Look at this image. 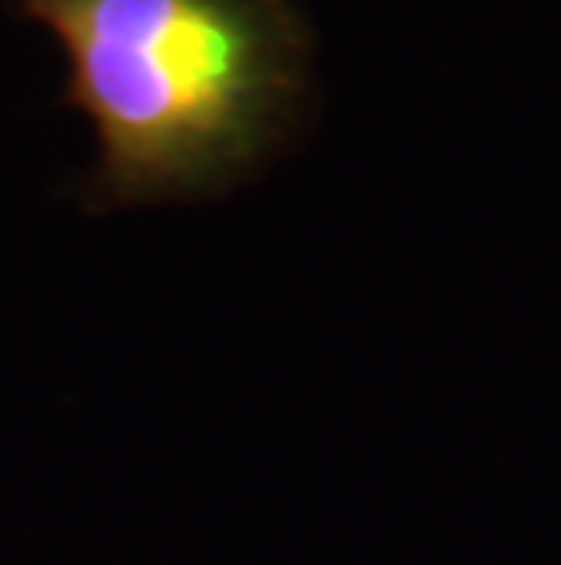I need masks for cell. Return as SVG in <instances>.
<instances>
[{
    "label": "cell",
    "mask_w": 561,
    "mask_h": 565,
    "mask_svg": "<svg viewBox=\"0 0 561 565\" xmlns=\"http://www.w3.org/2000/svg\"><path fill=\"white\" fill-rule=\"evenodd\" d=\"M66 58L91 125L95 212L230 194L289 147L314 103L300 0H0Z\"/></svg>",
    "instance_id": "1"
}]
</instances>
